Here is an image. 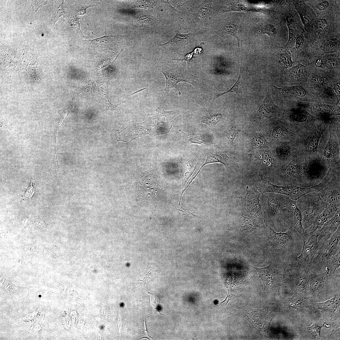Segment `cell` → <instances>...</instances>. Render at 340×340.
Masks as SVG:
<instances>
[{"mask_svg": "<svg viewBox=\"0 0 340 340\" xmlns=\"http://www.w3.org/2000/svg\"><path fill=\"white\" fill-rule=\"evenodd\" d=\"M328 124L318 119L313 126L298 135L296 140L299 144L302 156L314 158L319 156V142Z\"/></svg>", "mask_w": 340, "mask_h": 340, "instance_id": "277c9868", "label": "cell"}, {"mask_svg": "<svg viewBox=\"0 0 340 340\" xmlns=\"http://www.w3.org/2000/svg\"><path fill=\"white\" fill-rule=\"evenodd\" d=\"M329 3L327 1H324L319 3L316 5V8L320 11L326 9L329 6Z\"/></svg>", "mask_w": 340, "mask_h": 340, "instance_id": "f6af8a7d", "label": "cell"}, {"mask_svg": "<svg viewBox=\"0 0 340 340\" xmlns=\"http://www.w3.org/2000/svg\"><path fill=\"white\" fill-rule=\"evenodd\" d=\"M174 208L177 210L182 212H183V215H192L193 216H195L193 213L183 208L180 204H178V205L175 206Z\"/></svg>", "mask_w": 340, "mask_h": 340, "instance_id": "ee69618b", "label": "cell"}, {"mask_svg": "<svg viewBox=\"0 0 340 340\" xmlns=\"http://www.w3.org/2000/svg\"><path fill=\"white\" fill-rule=\"evenodd\" d=\"M275 150L277 158L282 165H286L301 155L299 144L296 140L282 142Z\"/></svg>", "mask_w": 340, "mask_h": 340, "instance_id": "52a82bcc", "label": "cell"}, {"mask_svg": "<svg viewBox=\"0 0 340 340\" xmlns=\"http://www.w3.org/2000/svg\"><path fill=\"white\" fill-rule=\"evenodd\" d=\"M149 272L146 275L145 277L144 278L143 280H138L139 283L138 285V286L136 288H140L141 287L142 288H144L145 290L146 291L147 289L146 284L148 282L149 279L150 278L149 277V275L151 272L149 274Z\"/></svg>", "mask_w": 340, "mask_h": 340, "instance_id": "b9f144b4", "label": "cell"}, {"mask_svg": "<svg viewBox=\"0 0 340 340\" xmlns=\"http://www.w3.org/2000/svg\"><path fill=\"white\" fill-rule=\"evenodd\" d=\"M340 252H338L330 258L327 266L330 269L329 273L333 274L336 271L340 269Z\"/></svg>", "mask_w": 340, "mask_h": 340, "instance_id": "d4e9b609", "label": "cell"}, {"mask_svg": "<svg viewBox=\"0 0 340 340\" xmlns=\"http://www.w3.org/2000/svg\"><path fill=\"white\" fill-rule=\"evenodd\" d=\"M336 45L334 43L331 41H328L322 44L320 47L321 49L326 53H329L335 51Z\"/></svg>", "mask_w": 340, "mask_h": 340, "instance_id": "d6a6232c", "label": "cell"}, {"mask_svg": "<svg viewBox=\"0 0 340 340\" xmlns=\"http://www.w3.org/2000/svg\"><path fill=\"white\" fill-rule=\"evenodd\" d=\"M319 145L318 155L329 168L340 161V123L328 125Z\"/></svg>", "mask_w": 340, "mask_h": 340, "instance_id": "7a4b0ae2", "label": "cell"}, {"mask_svg": "<svg viewBox=\"0 0 340 340\" xmlns=\"http://www.w3.org/2000/svg\"><path fill=\"white\" fill-rule=\"evenodd\" d=\"M238 128L233 127L231 128L227 133V138L232 144L233 143L234 140L238 133Z\"/></svg>", "mask_w": 340, "mask_h": 340, "instance_id": "74e56055", "label": "cell"}, {"mask_svg": "<svg viewBox=\"0 0 340 340\" xmlns=\"http://www.w3.org/2000/svg\"><path fill=\"white\" fill-rule=\"evenodd\" d=\"M295 48L297 49H300L302 48L304 45L305 41L303 37L301 35H297L295 39Z\"/></svg>", "mask_w": 340, "mask_h": 340, "instance_id": "f35d334b", "label": "cell"}, {"mask_svg": "<svg viewBox=\"0 0 340 340\" xmlns=\"http://www.w3.org/2000/svg\"><path fill=\"white\" fill-rule=\"evenodd\" d=\"M222 27L226 33L233 36L236 39L239 48V39L237 36L238 27L236 24L233 22H227L223 24Z\"/></svg>", "mask_w": 340, "mask_h": 340, "instance_id": "cb8c5ba5", "label": "cell"}, {"mask_svg": "<svg viewBox=\"0 0 340 340\" xmlns=\"http://www.w3.org/2000/svg\"><path fill=\"white\" fill-rule=\"evenodd\" d=\"M318 234L313 233L309 236L307 240L303 242L301 252L297 258L298 262L301 265L309 267L316 256L320 247L318 242Z\"/></svg>", "mask_w": 340, "mask_h": 340, "instance_id": "ba28073f", "label": "cell"}, {"mask_svg": "<svg viewBox=\"0 0 340 340\" xmlns=\"http://www.w3.org/2000/svg\"><path fill=\"white\" fill-rule=\"evenodd\" d=\"M340 226L332 237L320 246L317 253L309 266L311 269L324 268L331 258L340 251Z\"/></svg>", "mask_w": 340, "mask_h": 340, "instance_id": "5b68a950", "label": "cell"}, {"mask_svg": "<svg viewBox=\"0 0 340 340\" xmlns=\"http://www.w3.org/2000/svg\"><path fill=\"white\" fill-rule=\"evenodd\" d=\"M1 287L7 292H17L24 289L25 287L18 286L13 284L11 282L6 279L2 275H0Z\"/></svg>", "mask_w": 340, "mask_h": 340, "instance_id": "603a6c76", "label": "cell"}, {"mask_svg": "<svg viewBox=\"0 0 340 340\" xmlns=\"http://www.w3.org/2000/svg\"><path fill=\"white\" fill-rule=\"evenodd\" d=\"M302 217V225L304 230L309 227L314 219L325 209L329 203L321 197L320 191L307 193L296 201Z\"/></svg>", "mask_w": 340, "mask_h": 340, "instance_id": "3957f363", "label": "cell"}, {"mask_svg": "<svg viewBox=\"0 0 340 340\" xmlns=\"http://www.w3.org/2000/svg\"><path fill=\"white\" fill-rule=\"evenodd\" d=\"M269 144L264 137L261 134H256L252 139V145L253 146L259 148L267 147Z\"/></svg>", "mask_w": 340, "mask_h": 340, "instance_id": "484cf974", "label": "cell"}, {"mask_svg": "<svg viewBox=\"0 0 340 340\" xmlns=\"http://www.w3.org/2000/svg\"><path fill=\"white\" fill-rule=\"evenodd\" d=\"M306 72L305 66L301 64L295 66L292 71L293 76L298 78H301L304 76Z\"/></svg>", "mask_w": 340, "mask_h": 340, "instance_id": "4dcf8cb0", "label": "cell"}, {"mask_svg": "<svg viewBox=\"0 0 340 340\" xmlns=\"http://www.w3.org/2000/svg\"><path fill=\"white\" fill-rule=\"evenodd\" d=\"M281 57L286 67H292L293 62L291 59V54L288 51H285L281 54Z\"/></svg>", "mask_w": 340, "mask_h": 340, "instance_id": "836d02e7", "label": "cell"}, {"mask_svg": "<svg viewBox=\"0 0 340 340\" xmlns=\"http://www.w3.org/2000/svg\"><path fill=\"white\" fill-rule=\"evenodd\" d=\"M288 303L291 307L296 309L308 307L304 301L296 297L293 296L289 298L288 300Z\"/></svg>", "mask_w": 340, "mask_h": 340, "instance_id": "f546056e", "label": "cell"}, {"mask_svg": "<svg viewBox=\"0 0 340 340\" xmlns=\"http://www.w3.org/2000/svg\"><path fill=\"white\" fill-rule=\"evenodd\" d=\"M279 110L272 101L269 88L265 98L257 111V123H262L269 118L278 116Z\"/></svg>", "mask_w": 340, "mask_h": 340, "instance_id": "30bf717a", "label": "cell"}, {"mask_svg": "<svg viewBox=\"0 0 340 340\" xmlns=\"http://www.w3.org/2000/svg\"><path fill=\"white\" fill-rule=\"evenodd\" d=\"M127 98L125 100L122 102L121 103H119L117 105H114L110 102L107 95H105L104 96V103H105V108L107 110H111L114 113H115L117 106H118V105H119L121 104L125 103V101L127 100Z\"/></svg>", "mask_w": 340, "mask_h": 340, "instance_id": "d590c367", "label": "cell"}, {"mask_svg": "<svg viewBox=\"0 0 340 340\" xmlns=\"http://www.w3.org/2000/svg\"><path fill=\"white\" fill-rule=\"evenodd\" d=\"M259 31L260 32L267 34L270 37H274L276 33L275 27L271 24H267L260 26Z\"/></svg>", "mask_w": 340, "mask_h": 340, "instance_id": "f1b7e54d", "label": "cell"}, {"mask_svg": "<svg viewBox=\"0 0 340 340\" xmlns=\"http://www.w3.org/2000/svg\"><path fill=\"white\" fill-rule=\"evenodd\" d=\"M178 131L182 132L185 136V142L189 145L192 144H202L207 143V135L199 131H195L186 133L181 129H179Z\"/></svg>", "mask_w": 340, "mask_h": 340, "instance_id": "d6986e66", "label": "cell"}, {"mask_svg": "<svg viewBox=\"0 0 340 340\" xmlns=\"http://www.w3.org/2000/svg\"><path fill=\"white\" fill-rule=\"evenodd\" d=\"M193 34L177 33L175 37L167 42L160 45L164 47L172 49L179 48L190 44L193 42Z\"/></svg>", "mask_w": 340, "mask_h": 340, "instance_id": "9a60e30c", "label": "cell"}, {"mask_svg": "<svg viewBox=\"0 0 340 340\" xmlns=\"http://www.w3.org/2000/svg\"><path fill=\"white\" fill-rule=\"evenodd\" d=\"M340 181L330 182L320 191L321 198L329 204H340Z\"/></svg>", "mask_w": 340, "mask_h": 340, "instance_id": "4fadbf2b", "label": "cell"}, {"mask_svg": "<svg viewBox=\"0 0 340 340\" xmlns=\"http://www.w3.org/2000/svg\"><path fill=\"white\" fill-rule=\"evenodd\" d=\"M209 7V3H207L202 7L199 15V19L202 20L206 17L208 12Z\"/></svg>", "mask_w": 340, "mask_h": 340, "instance_id": "60d3db41", "label": "cell"}, {"mask_svg": "<svg viewBox=\"0 0 340 340\" xmlns=\"http://www.w3.org/2000/svg\"><path fill=\"white\" fill-rule=\"evenodd\" d=\"M291 214L290 222L291 229H293L298 232L301 236L302 239L304 238L305 230L302 225V217L301 212L297 206L296 201L292 200L291 202Z\"/></svg>", "mask_w": 340, "mask_h": 340, "instance_id": "5bb4252c", "label": "cell"}, {"mask_svg": "<svg viewBox=\"0 0 340 340\" xmlns=\"http://www.w3.org/2000/svg\"><path fill=\"white\" fill-rule=\"evenodd\" d=\"M334 89L337 96L339 99L340 96V82H338L336 83L334 85Z\"/></svg>", "mask_w": 340, "mask_h": 340, "instance_id": "bcb514c9", "label": "cell"}, {"mask_svg": "<svg viewBox=\"0 0 340 340\" xmlns=\"http://www.w3.org/2000/svg\"><path fill=\"white\" fill-rule=\"evenodd\" d=\"M338 63V60L336 58H331L325 60L322 64L327 68L332 69L336 67Z\"/></svg>", "mask_w": 340, "mask_h": 340, "instance_id": "e575fe53", "label": "cell"}, {"mask_svg": "<svg viewBox=\"0 0 340 340\" xmlns=\"http://www.w3.org/2000/svg\"><path fill=\"white\" fill-rule=\"evenodd\" d=\"M339 210H340V204H329L324 211L314 219L312 225L305 230L304 240L307 241L309 236L331 219Z\"/></svg>", "mask_w": 340, "mask_h": 340, "instance_id": "9c48e42d", "label": "cell"}, {"mask_svg": "<svg viewBox=\"0 0 340 340\" xmlns=\"http://www.w3.org/2000/svg\"><path fill=\"white\" fill-rule=\"evenodd\" d=\"M327 24V22L325 19H320L317 21L316 26L319 30H323L326 27Z\"/></svg>", "mask_w": 340, "mask_h": 340, "instance_id": "7bdbcfd3", "label": "cell"}, {"mask_svg": "<svg viewBox=\"0 0 340 340\" xmlns=\"http://www.w3.org/2000/svg\"><path fill=\"white\" fill-rule=\"evenodd\" d=\"M286 16L289 34L288 40L285 45V46H287L295 40L296 37V28L292 18L288 15H286Z\"/></svg>", "mask_w": 340, "mask_h": 340, "instance_id": "7402d4cb", "label": "cell"}, {"mask_svg": "<svg viewBox=\"0 0 340 340\" xmlns=\"http://www.w3.org/2000/svg\"><path fill=\"white\" fill-rule=\"evenodd\" d=\"M32 182L33 181L32 179L30 186L27 188L25 194L23 196L24 198H30L31 197L32 195L34 193L35 190V184H33Z\"/></svg>", "mask_w": 340, "mask_h": 340, "instance_id": "ab89813d", "label": "cell"}, {"mask_svg": "<svg viewBox=\"0 0 340 340\" xmlns=\"http://www.w3.org/2000/svg\"><path fill=\"white\" fill-rule=\"evenodd\" d=\"M241 76V68L239 76L238 79L235 83L229 90L223 93H217L215 94H214L212 99V102H214L215 100L218 97L225 94L233 93H235L237 94H242V89L240 86Z\"/></svg>", "mask_w": 340, "mask_h": 340, "instance_id": "ffe728a7", "label": "cell"}, {"mask_svg": "<svg viewBox=\"0 0 340 340\" xmlns=\"http://www.w3.org/2000/svg\"><path fill=\"white\" fill-rule=\"evenodd\" d=\"M340 210L330 220L325 223L314 233L318 234V242L320 245L329 240L340 226Z\"/></svg>", "mask_w": 340, "mask_h": 340, "instance_id": "8fae6325", "label": "cell"}, {"mask_svg": "<svg viewBox=\"0 0 340 340\" xmlns=\"http://www.w3.org/2000/svg\"><path fill=\"white\" fill-rule=\"evenodd\" d=\"M144 335L148 337H149L150 338H153V337H151L148 334L147 331L146 326L145 323V320H144Z\"/></svg>", "mask_w": 340, "mask_h": 340, "instance_id": "7dc6e473", "label": "cell"}, {"mask_svg": "<svg viewBox=\"0 0 340 340\" xmlns=\"http://www.w3.org/2000/svg\"><path fill=\"white\" fill-rule=\"evenodd\" d=\"M161 71L165 76L166 80V86L163 90L165 92L164 97L173 88L177 89L178 94L180 95L181 92L177 85L180 82H187L194 86L197 84L195 81L196 77L189 72L178 70Z\"/></svg>", "mask_w": 340, "mask_h": 340, "instance_id": "8992f818", "label": "cell"}, {"mask_svg": "<svg viewBox=\"0 0 340 340\" xmlns=\"http://www.w3.org/2000/svg\"><path fill=\"white\" fill-rule=\"evenodd\" d=\"M325 79L322 76L318 75L312 78L311 82L315 86H321L324 84Z\"/></svg>", "mask_w": 340, "mask_h": 340, "instance_id": "8d00e7d4", "label": "cell"}, {"mask_svg": "<svg viewBox=\"0 0 340 340\" xmlns=\"http://www.w3.org/2000/svg\"><path fill=\"white\" fill-rule=\"evenodd\" d=\"M203 51L202 48L200 47L196 48L192 52L187 54L184 58L181 59H175L172 60H174L180 61H182L184 60L187 62V66L188 68H189L190 62L194 58V54H201Z\"/></svg>", "mask_w": 340, "mask_h": 340, "instance_id": "83f0119b", "label": "cell"}, {"mask_svg": "<svg viewBox=\"0 0 340 340\" xmlns=\"http://www.w3.org/2000/svg\"><path fill=\"white\" fill-rule=\"evenodd\" d=\"M309 114L315 118L319 114L339 115V107L337 105H330L323 104H312L309 110Z\"/></svg>", "mask_w": 340, "mask_h": 340, "instance_id": "2e32d148", "label": "cell"}, {"mask_svg": "<svg viewBox=\"0 0 340 340\" xmlns=\"http://www.w3.org/2000/svg\"><path fill=\"white\" fill-rule=\"evenodd\" d=\"M260 158L263 164L270 168H275L278 166L276 159L269 151L261 154Z\"/></svg>", "mask_w": 340, "mask_h": 340, "instance_id": "44dd1931", "label": "cell"}, {"mask_svg": "<svg viewBox=\"0 0 340 340\" xmlns=\"http://www.w3.org/2000/svg\"><path fill=\"white\" fill-rule=\"evenodd\" d=\"M274 87L279 92H281L285 96L303 98L306 96L307 94L306 91L303 88L299 86L282 87L280 88Z\"/></svg>", "mask_w": 340, "mask_h": 340, "instance_id": "ac0fdd59", "label": "cell"}, {"mask_svg": "<svg viewBox=\"0 0 340 340\" xmlns=\"http://www.w3.org/2000/svg\"><path fill=\"white\" fill-rule=\"evenodd\" d=\"M251 266L257 271L258 277L262 281L264 289L269 286L275 285L278 281L279 272L278 267L271 262L268 266L264 268Z\"/></svg>", "mask_w": 340, "mask_h": 340, "instance_id": "7c38bea8", "label": "cell"}, {"mask_svg": "<svg viewBox=\"0 0 340 340\" xmlns=\"http://www.w3.org/2000/svg\"><path fill=\"white\" fill-rule=\"evenodd\" d=\"M222 118L221 114H215L205 117L202 122L210 127H214L221 121Z\"/></svg>", "mask_w": 340, "mask_h": 340, "instance_id": "4316f807", "label": "cell"}, {"mask_svg": "<svg viewBox=\"0 0 340 340\" xmlns=\"http://www.w3.org/2000/svg\"><path fill=\"white\" fill-rule=\"evenodd\" d=\"M230 158L225 153L219 151H212L209 152L207 156V158L205 163L201 167L198 172L190 181H192L195 178L200 171L202 167L205 165L209 163L215 162H220L223 164L226 167L230 165Z\"/></svg>", "mask_w": 340, "mask_h": 340, "instance_id": "e0dca14e", "label": "cell"}, {"mask_svg": "<svg viewBox=\"0 0 340 340\" xmlns=\"http://www.w3.org/2000/svg\"><path fill=\"white\" fill-rule=\"evenodd\" d=\"M280 168L282 186L312 187L322 181L325 173L324 167L318 158L303 156L282 165Z\"/></svg>", "mask_w": 340, "mask_h": 340, "instance_id": "6da1fadb", "label": "cell"}, {"mask_svg": "<svg viewBox=\"0 0 340 340\" xmlns=\"http://www.w3.org/2000/svg\"><path fill=\"white\" fill-rule=\"evenodd\" d=\"M322 327V326H318L316 324L313 323L311 326L307 327V329L314 337L319 339L321 337L320 331Z\"/></svg>", "mask_w": 340, "mask_h": 340, "instance_id": "1f68e13d", "label": "cell"}]
</instances>
